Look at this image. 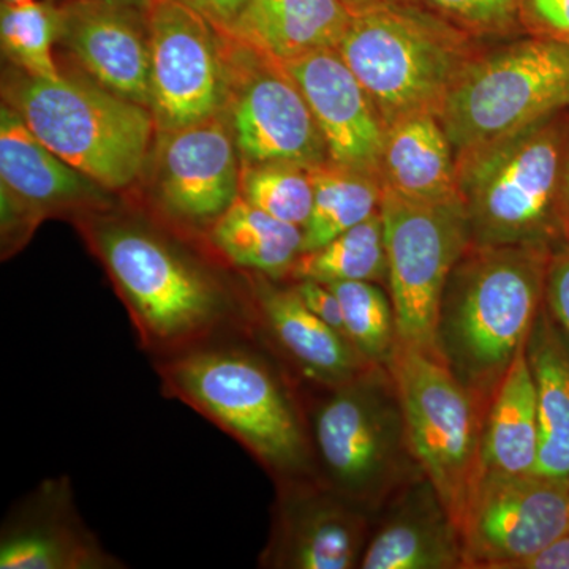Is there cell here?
I'll list each match as a JSON object with an SVG mask.
<instances>
[{"label":"cell","mask_w":569,"mask_h":569,"mask_svg":"<svg viewBox=\"0 0 569 569\" xmlns=\"http://www.w3.org/2000/svg\"><path fill=\"white\" fill-rule=\"evenodd\" d=\"M153 366L163 396L228 433L276 482L317 478L306 410L287 367L254 329L213 337Z\"/></svg>","instance_id":"1"},{"label":"cell","mask_w":569,"mask_h":569,"mask_svg":"<svg viewBox=\"0 0 569 569\" xmlns=\"http://www.w3.org/2000/svg\"><path fill=\"white\" fill-rule=\"evenodd\" d=\"M81 230L152 361L228 332L253 331L249 296L228 293L211 272L156 231L116 217H86Z\"/></svg>","instance_id":"2"},{"label":"cell","mask_w":569,"mask_h":569,"mask_svg":"<svg viewBox=\"0 0 569 569\" xmlns=\"http://www.w3.org/2000/svg\"><path fill=\"white\" fill-rule=\"evenodd\" d=\"M549 247L470 244L452 268L437 321V350L489 407L545 302Z\"/></svg>","instance_id":"3"},{"label":"cell","mask_w":569,"mask_h":569,"mask_svg":"<svg viewBox=\"0 0 569 569\" xmlns=\"http://www.w3.org/2000/svg\"><path fill=\"white\" fill-rule=\"evenodd\" d=\"M569 146L567 111L456 157L471 244H567L560 216Z\"/></svg>","instance_id":"4"},{"label":"cell","mask_w":569,"mask_h":569,"mask_svg":"<svg viewBox=\"0 0 569 569\" xmlns=\"http://www.w3.org/2000/svg\"><path fill=\"white\" fill-rule=\"evenodd\" d=\"M471 36L417 7L381 0L351 13L337 51L376 104L385 127L440 114L473 59Z\"/></svg>","instance_id":"5"},{"label":"cell","mask_w":569,"mask_h":569,"mask_svg":"<svg viewBox=\"0 0 569 569\" xmlns=\"http://www.w3.org/2000/svg\"><path fill=\"white\" fill-rule=\"evenodd\" d=\"M3 97L44 146L102 189H127L144 171L157 130L149 108L99 82L24 71Z\"/></svg>","instance_id":"6"},{"label":"cell","mask_w":569,"mask_h":569,"mask_svg":"<svg viewBox=\"0 0 569 569\" xmlns=\"http://www.w3.org/2000/svg\"><path fill=\"white\" fill-rule=\"evenodd\" d=\"M320 389L312 415L306 411L317 478L369 512L415 462L395 380L387 367L369 366L346 383Z\"/></svg>","instance_id":"7"},{"label":"cell","mask_w":569,"mask_h":569,"mask_svg":"<svg viewBox=\"0 0 569 569\" xmlns=\"http://www.w3.org/2000/svg\"><path fill=\"white\" fill-rule=\"evenodd\" d=\"M568 108L569 44L529 36L471 59L438 119L458 157Z\"/></svg>","instance_id":"8"},{"label":"cell","mask_w":569,"mask_h":569,"mask_svg":"<svg viewBox=\"0 0 569 569\" xmlns=\"http://www.w3.org/2000/svg\"><path fill=\"white\" fill-rule=\"evenodd\" d=\"M402 407L411 456L458 523L481 470L488 407L440 356L397 343L387 366Z\"/></svg>","instance_id":"9"},{"label":"cell","mask_w":569,"mask_h":569,"mask_svg":"<svg viewBox=\"0 0 569 569\" xmlns=\"http://www.w3.org/2000/svg\"><path fill=\"white\" fill-rule=\"evenodd\" d=\"M388 287L397 339L438 355L441 295L452 268L471 244L462 201L421 203L383 186L380 204Z\"/></svg>","instance_id":"10"},{"label":"cell","mask_w":569,"mask_h":569,"mask_svg":"<svg viewBox=\"0 0 569 569\" xmlns=\"http://www.w3.org/2000/svg\"><path fill=\"white\" fill-rule=\"evenodd\" d=\"M230 123L241 162L316 168L329 162L320 127L283 62L224 32Z\"/></svg>","instance_id":"11"},{"label":"cell","mask_w":569,"mask_h":569,"mask_svg":"<svg viewBox=\"0 0 569 569\" xmlns=\"http://www.w3.org/2000/svg\"><path fill=\"white\" fill-rule=\"evenodd\" d=\"M151 51L149 110L164 133L222 114L228 96L224 32L179 0L142 6Z\"/></svg>","instance_id":"12"},{"label":"cell","mask_w":569,"mask_h":569,"mask_svg":"<svg viewBox=\"0 0 569 569\" xmlns=\"http://www.w3.org/2000/svg\"><path fill=\"white\" fill-rule=\"evenodd\" d=\"M459 531L467 568L515 569L569 533V481L481 468Z\"/></svg>","instance_id":"13"},{"label":"cell","mask_w":569,"mask_h":569,"mask_svg":"<svg viewBox=\"0 0 569 569\" xmlns=\"http://www.w3.org/2000/svg\"><path fill=\"white\" fill-rule=\"evenodd\" d=\"M271 533L258 567L266 569L359 568L369 523L367 511L318 478L276 482Z\"/></svg>","instance_id":"14"},{"label":"cell","mask_w":569,"mask_h":569,"mask_svg":"<svg viewBox=\"0 0 569 569\" xmlns=\"http://www.w3.org/2000/svg\"><path fill=\"white\" fill-rule=\"evenodd\" d=\"M238 146L222 114L160 133L157 194L167 216L211 224L239 194Z\"/></svg>","instance_id":"15"},{"label":"cell","mask_w":569,"mask_h":569,"mask_svg":"<svg viewBox=\"0 0 569 569\" xmlns=\"http://www.w3.org/2000/svg\"><path fill=\"white\" fill-rule=\"evenodd\" d=\"M283 66L312 110L329 162L381 179L387 127L337 48Z\"/></svg>","instance_id":"16"},{"label":"cell","mask_w":569,"mask_h":569,"mask_svg":"<svg viewBox=\"0 0 569 569\" xmlns=\"http://www.w3.org/2000/svg\"><path fill=\"white\" fill-rule=\"evenodd\" d=\"M86 527L69 477L44 479L11 509L0 533V569H119Z\"/></svg>","instance_id":"17"},{"label":"cell","mask_w":569,"mask_h":569,"mask_svg":"<svg viewBox=\"0 0 569 569\" xmlns=\"http://www.w3.org/2000/svg\"><path fill=\"white\" fill-rule=\"evenodd\" d=\"M59 40L92 80L149 108L151 51L142 7L112 0H63Z\"/></svg>","instance_id":"18"},{"label":"cell","mask_w":569,"mask_h":569,"mask_svg":"<svg viewBox=\"0 0 569 569\" xmlns=\"http://www.w3.org/2000/svg\"><path fill=\"white\" fill-rule=\"evenodd\" d=\"M254 276L249 295L254 332L296 377L332 388L373 366L306 306L293 284L277 287L271 277Z\"/></svg>","instance_id":"19"},{"label":"cell","mask_w":569,"mask_h":569,"mask_svg":"<svg viewBox=\"0 0 569 569\" xmlns=\"http://www.w3.org/2000/svg\"><path fill=\"white\" fill-rule=\"evenodd\" d=\"M362 569L467 568L458 523L433 486L411 482L362 553Z\"/></svg>","instance_id":"20"},{"label":"cell","mask_w":569,"mask_h":569,"mask_svg":"<svg viewBox=\"0 0 569 569\" xmlns=\"http://www.w3.org/2000/svg\"><path fill=\"white\" fill-rule=\"evenodd\" d=\"M0 179L47 216L99 200L100 186L56 156L9 104L0 110Z\"/></svg>","instance_id":"21"},{"label":"cell","mask_w":569,"mask_h":569,"mask_svg":"<svg viewBox=\"0 0 569 569\" xmlns=\"http://www.w3.org/2000/svg\"><path fill=\"white\" fill-rule=\"evenodd\" d=\"M350 20L343 0H247L228 33L284 63L339 47Z\"/></svg>","instance_id":"22"},{"label":"cell","mask_w":569,"mask_h":569,"mask_svg":"<svg viewBox=\"0 0 569 569\" xmlns=\"http://www.w3.org/2000/svg\"><path fill=\"white\" fill-rule=\"evenodd\" d=\"M381 182L408 200H460L456 153L437 114L410 116L389 126Z\"/></svg>","instance_id":"23"},{"label":"cell","mask_w":569,"mask_h":569,"mask_svg":"<svg viewBox=\"0 0 569 569\" xmlns=\"http://www.w3.org/2000/svg\"><path fill=\"white\" fill-rule=\"evenodd\" d=\"M526 348L538 400L539 452L535 473L569 481V337L545 302Z\"/></svg>","instance_id":"24"},{"label":"cell","mask_w":569,"mask_h":569,"mask_svg":"<svg viewBox=\"0 0 569 569\" xmlns=\"http://www.w3.org/2000/svg\"><path fill=\"white\" fill-rule=\"evenodd\" d=\"M538 452L537 388L523 347L501 378L486 411L481 468L511 475L535 473Z\"/></svg>","instance_id":"25"},{"label":"cell","mask_w":569,"mask_h":569,"mask_svg":"<svg viewBox=\"0 0 569 569\" xmlns=\"http://www.w3.org/2000/svg\"><path fill=\"white\" fill-rule=\"evenodd\" d=\"M208 241L227 263L279 279L290 272L302 253L305 230L269 216L238 194L209 227Z\"/></svg>","instance_id":"26"},{"label":"cell","mask_w":569,"mask_h":569,"mask_svg":"<svg viewBox=\"0 0 569 569\" xmlns=\"http://www.w3.org/2000/svg\"><path fill=\"white\" fill-rule=\"evenodd\" d=\"M313 208L307 220L302 253L320 249L380 212L383 182L377 176L328 162L310 168Z\"/></svg>","instance_id":"27"},{"label":"cell","mask_w":569,"mask_h":569,"mask_svg":"<svg viewBox=\"0 0 569 569\" xmlns=\"http://www.w3.org/2000/svg\"><path fill=\"white\" fill-rule=\"evenodd\" d=\"M288 276L293 282H383L388 279V260L381 213L369 217L320 249L299 254Z\"/></svg>","instance_id":"28"},{"label":"cell","mask_w":569,"mask_h":569,"mask_svg":"<svg viewBox=\"0 0 569 569\" xmlns=\"http://www.w3.org/2000/svg\"><path fill=\"white\" fill-rule=\"evenodd\" d=\"M326 284L342 306L348 340L367 362L387 367L399 343L391 298L376 282Z\"/></svg>","instance_id":"29"},{"label":"cell","mask_w":569,"mask_h":569,"mask_svg":"<svg viewBox=\"0 0 569 569\" xmlns=\"http://www.w3.org/2000/svg\"><path fill=\"white\" fill-rule=\"evenodd\" d=\"M59 39V6L33 0L26 6L2 3L0 40L3 52L29 77L59 80L61 70L52 59Z\"/></svg>","instance_id":"30"},{"label":"cell","mask_w":569,"mask_h":569,"mask_svg":"<svg viewBox=\"0 0 569 569\" xmlns=\"http://www.w3.org/2000/svg\"><path fill=\"white\" fill-rule=\"evenodd\" d=\"M239 194L269 216L301 228L312 213V176L299 164L241 162Z\"/></svg>","instance_id":"31"},{"label":"cell","mask_w":569,"mask_h":569,"mask_svg":"<svg viewBox=\"0 0 569 569\" xmlns=\"http://www.w3.org/2000/svg\"><path fill=\"white\" fill-rule=\"evenodd\" d=\"M449 22L468 36H496L520 28V0H397Z\"/></svg>","instance_id":"32"},{"label":"cell","mask_w":569,"mask_h":569,"mask_svg":"<svg viewBox=\"0 0 569 569\" xmlns=\"http://www.w3.org/2000/svg\"><path fill=\"white\" fill-rule=\"evenodd\" d=\"M2 190V257L9 258L31 239L37 224L47 217L28 201L22 200L0 183Z\"/></svg>","instance_id":"33"},{"label":"cell","mask_w":569,"mask_h":569,"mask_svg":"<svg viewBox=\"0 0 569 569\" xmlns=\"http://www.w3.org/2000/svg\"><path fill=\"white\" fill-rule=\"evenodd\" d=\"M520 28L569 44V0H520Z\"/></svg>","instance_id":"34"},{"label":"cell","mask_w":569,"mask_h":569,"mask_svg":"<svg viewBox=\"0 0 569 569\" xmlns=\"http://www.w3.org/2000/svg\"><path fill=\"white\" fill-rule=\"evenodd\" d=\"M545 305L557 325L569 337V244L560 246L550 257Z\"/></svg>","instance_id":"35"},{"label":"cell","mask_w":569,"mask_h":569,"mask_svg":"<svg viewBox=\"0 0 569 569\" xmlns=\"http://www.w3.org/2000/svg\"><path fill=\"white\" fill-rule=\"evenodd\" d=\"M293 287L298 295L301 296L302 301L306 302V306L318 318H321L326 325L336 329L339 335L347 337L342 306H340L339 298H337L335 291L328 284L317 282V280H295Z\"/></svg>","instance_id":"36"},{"label":"cell","mask_w":569,"mask_h":569,"mask_svg":"<svg viewBox=\"0 0 569 569\" xmlns=\"http://www.w3.org/2000/svg\"><path fill=\"white\" fill-rule=\"evenodd\" d=\"M179 2L203 14L206 20L211 21L220 31L228 32L244 9L247 0H179Z\"/></svg>","instance_id":"37"},{"label":"cell","mask_w":569,"mask_h":569,"mask_svg":"<svg viewBox=\"0 0 569 569\" xmlns=\"http://www.w3.org/2000/svg\"><path fill=\"white\" fill-rule=\"evenodd\" d=\"M515 569H569V533L553 541Z\"/></svg>","instance_id":"38"},{"label":"cell","mask_w":569,"mask_h":569,"mask_svg":"<svg viewBox=\"0 0 569 569\" xmlns=\"http://www.w3.org/2000/svg\"><path fill=\"white\" fill-rule=\"evenodd\" d=\"M560 216L565 241L569 244V146L567 159H565L563 178H561Z\"/></svg>","instance_id":"39"},{"label":"cell","mask_w":569,"mask_h":569,"mask_svg":"<svg viewBox=\"0 0 569 569\" xmlns=\"http://www.w3.org/2000/svg\"><path fill=\"white\" fill-rule=\"evenodd\" d=\"M351 13L356 10L365 9V7L372 6V3L381 2V0H343Z\"/></svg>","instance_id":"40"},{"label":"cell","mask_w":569,"mask_h":569,"mask_svg":"<svg viewBox=\"0 0 569 569\" xmlns=\"http://www.w3.org/2000/svg\"><path fill=\"white\" fill-rule=\"evenodd\" d=\"M112 2L127 3V6L142 7L146 0H112Z\"/></svg>","instance_id":"41"},{"label":"cell","mask_w":569,"mask_h":569,"mask_svg":"<svg viewBox=\"0 0 569 569\" xmlns=\"http://www.w3.org/2000/svg\"><path fill=\"white\" fill-rule=\"evenodd\" d=\"M33 0H2V3H10V6H26V3H31Z\"/></svg>","instance_id":"42"}]
</instances>
